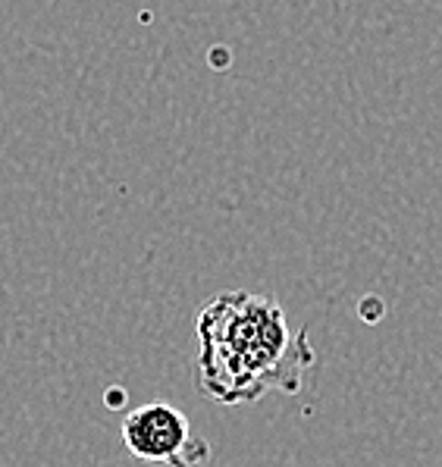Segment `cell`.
<instances>
[{"label":"cell","mask_w":442,"mask_h":467,"mask_svg":"<svg viewBox=\"0 0 442 467\" xmlns=\"http://www.w3.org/2000/svg\"><path fill=\"white\" fill-rule=\"evenodd\" d=\"M198 389L217 405H248L267 392L302 389L314 364L308 329H292L280 301L223 292L195 320Z\"/></svg>","instance_id":"cell-1"},{"label":"cell","mask_w":442,"mask_h":467,"mask_svg":"<svg viewBox=\"0 0 442 467\" xmlns=\"http://www.w3.org/2000/svg\"><path fill=\"white\" fill-rule=\"evenodd\" d=\"M123 445L141 462L170 467L211 464V442L191 433V420L167 401H151L126 414Z\"/></svg>","instance_id":"cell-2"}]
</instances>
